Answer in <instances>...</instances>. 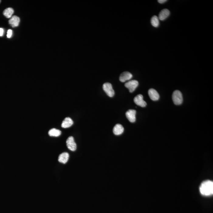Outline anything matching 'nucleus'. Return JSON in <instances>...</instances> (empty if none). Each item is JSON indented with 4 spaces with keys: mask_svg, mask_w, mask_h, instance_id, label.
<instances>
[{
    "mask_svg": "<svg viewBox=\"0 0 213 213\" xmlns=\"http://www.w3.org/2000/svg\"><path fill=\"white\" fill-rule=\"evenodd\" d=\"M48 134L49 136L51 137H57L61 134V132L59 129L53 128L49 131Z\"/></svg>",
    "mask_w": 213,
    "mask_h": 213,
    "instance_id": "2eb2a0df",
    "label": "nucleus"
},
{
    "mask_svg": "<svg viewBox=\"0 0 213 213\" xmlns=\"http://www.w3.org/2000/svg\"><path fill=\"white\" fill-rule=\"evenodd\" d=\"M134 101L136 105L140 107H145L146 106V103L143 100V97L141 94H139L135 97Z\"/></svg>",
    "mask_w": 213,
    "mask_h": 213,
    "instance_id": "423d86ee",
    "label": "nucleus"
},
{
    "mask_svg": "<svg viewBox=\"0 0 213 213\" xmlns=\"http://www.w3.org/2000/svg\"><path fill=\"white\" fill-rule=\"evenodd\" d=\"M12 34V30L9 29L8 30L7 36L8 38H10Z\"/></svg>",
    "mask_w": 213,
    "mask_h": 213,
    "instance_id": "a211bd4d",
    "label": "nucleus"
},
{
    "mask_svg": "<svg viewBox=\"0 0 213 213\" xmlns=\"http://www.w3.org/2000/svg\"><path fill=\"white\" fill-rule=\"evenodd\" d=\"M1 0H0V3H1Z\"/></svg>",
    "mask_w": 213,
    "mask_h": 213,
    "instance_id": "412c9836",
    "label": "nucleus"
},
{
    "mask_svg": "<svg viewBox=\"0 0 213 213\" xmlns=\"http://www.w3.org/2000/svg\"><path fill=\"white\" fill-rule=\"evenodd\" d=\"M69 157V155L68 153H63L59 155V158H58V161L61 163L65 164L68 161Z\"/></svg>",
    "mask_w": 213,
    "mask_h": 213,
    "instance_id": "4468645a",
    "label": "nucleus"
},
{
    "mask_svg": "<svg viewBox=\"0 0 213 213\" xmlns=\"http://www.w3.org/2000/svg\"><path fill=\"white\" fill-rule=\"evenodd\" d=\"M138 85V81L135 80L129 81L125 84V87L129 89L131 93L134 92Z\"/></svg>",
    "mask_w": 213,
    "mask_h": 213,
    "instance_id": "20e7f679",
    "label": "nucleus"
},
{
    "mask_svg": "<svg viewBox=\"0 0 213 213\" xmlns=\"http://www.w3.org/2000/svg\"><path fill=\"white\" fill-rule=\"evenodd\" d=\"M200 191L202 195L205 196L212 195L213 182L211 180H206L201 184L200 187Z\"/></svg>",
    "mask_w": 213,
    "mask_h": 213,
    "instance_id": "f257e3e1",
    "label": "nucleus"
},
{
    "mask_svg": "<svg viewBox=\"0 0 213 213\" xmlns=\"http://www.w3.org/2000/svg\"><path fill=\"white\" fill-rule=\"evenodd\" d=\"M136 111L135 110L129 109L125 113L127 118L131 122H135L136 120Z\"/></svg>",
    "mask_w": 213,
    "mask_h": 213,
    "instance_id": "0eeeda50",
    "label": "nucleus"
},
{
    "mask_svg": "<svg viewBox=\"0 0 213 213\" xmlns=\"http://www.w3.org/2000/svg\"><path fill=\"white\" fill-rule=\"evenodd\" d=\"M170 15V11L167 9H164L161 10L159 15V19L161 21L164 20Z\"/></svg>",
    "mask_w": 213,
    "mask_h": 213,
    "instance_id": "9b49d317",
    "label": "nucleus"
},
{
    "mask_svg": "<svg viewBox=\"0 0 213 213\" xmlns=\"http://www.w3.org/2000/svg\"><path fill=\"white\" fill-rule=\"evenodd\" d=\"M149 98L153 101H157L160 98V95L156 90L151 88L148 91Z\"/></svg>",
    "mask_w": 213,
    "mask_h": 213,
    "instance_id": "1a4fd4ad",
    "label": "nucleus"
},
{
    "mask_svg": "<svg viewBox=\"0 0 213 213\" xmlns=\"http://www.w3.org/2000/svg\"><path fill=\"white\" fill-rule=\"evenodd\" d=\"M4 33V30L2 28H0V36H3Z\"/></svg>",
    "mask_w": 213,
    "mask_h": 213,
    "instance_id": "6ab92c4d",
    "label": "nucleus"
},
{
    "mask_svg": "<svg viewBox=\"0 0 213 213\" xmlns=\"http://www.w3.org/2000/svg\"><path fill=\"white\" fill-rule=\"evenodd\" d=\"M20 18L17 16L14 15L9 20V23L12 27H17L18 26L20 22Z\"/></svg>",
    "mask_w": 213,
    "mask_h": 213,
    "instance_id": "9d476101",
    "label": "nucleus"
},
{
    "mask_svg": "<svg viewBox=\"0 0 213 213\" xmlns=\"http://www.w3.org/2000/svg\"><path fill=\"white\" fill-rule=\"evenodd\" d=\"M124 131L123 127L120 124H116L113 129V133H114L115 135H117V136L122 134L123 133Z\"/></svg>",
    "mask_w": 213,
    "mask_h": 213,
    "instance_id": "f8f14e48",
    "label": "nucleus"
},
{
    "mask_svg": "<svg viewBox=\"0 0 213 213\" xmlns=\"http://www.w3.org/2000/svg\"><path fill=\"white\" fill-rule=\"evenodd\" d=\"M133 75L130 72L128 71H125L123 72L120 75L119 80L121 82H125L130 80L132 78Z\"/></svg>",
    "mask_w": 213,
    "mask_h": 213,
    "instance_id": "6e6552de",
    "label": "nucleus"
},
{
    "mask_svg": "<svg viewBox=\"0 0 213 213\" xmlns=\"http://www.w3.org/2000/svg\"><path fill=\"white\" fill-rule=\"evenodd\" d=\"M172 99L174 104L176 105H180L183 102V96L182 92L178 90H176L173 92Z\"/></svg>",
    "mask_w": 213,
    "mask_h": 213,
    "instance_id": "f03ea898",
    "label": "nucleus"
},
{
    "mask_svg": "<svg viewBox=\"0 0 213 213\" xmlns=\"http://www.w3.org/2000/svg\"><path fill=\"white\" fill-rule=\"evenodd\" d=\"M14 13V9L12 8H8L5 9L3 11V14L6 18H12V15Z\"/></svg>",
    "mask_w": 213,
    "mask_h": 213,
    "instance_id": "dca6fc26",
    "label": "nucleus"
},
{
    "mask_svg": "<svg viewBox=\"0 0 213 213\" xmlns=\"http://www.w3.org/2000/svg\"><path fill=\"white\" fill-rule=\"evenodd\" d=\"M151 23L152 26L155 27H158L159 26L160 22L159 19L158 17L156 15H154L152 17L151 19Z\"/></svg>",
    "mask_w": 213,
    "mask_h": 213,
    "instance_id": "f3484780",
    "label": "nucleus"
},
{
    "mask_svg": "<svg viewBox=\"0 0 213 213\" xmlns=\"http://www.w3.org/2000/svg\"><path fill=\"white\" fill-rule=\"evenodd\" d=\"M74 124V122L70 117L66 118L61 124L62 128H67L70 127Z\"/></svg>",
    "mask_w": 213,
    "mask_h": 213,
    "instance_id": "ddd939ff",
    "label": "nucleus"
},
{
    "mask_svg": "<svg viewBox=\"0 0 213 213\" xmlns=\"http://www.w3.org/2000/svg\"><path fill=\"white\" fill-rule=\"evenodd\" d=\"M166 1H167V0H158V2L161 4L164 3V2H166Z\"/></svg>",
    "mask_w": 213,
    "mask_h": 213,
    "instance_id": "aec40b11",
    "label": "nucleus"
},
{
    "mask_svg": "<svg viewBox=\"0 0 213 213\" xmlns=\"http://www.w3.org/2000/svg\"><path fill=\"white\" fill-rule=\"evenodd\" d=\"M103 88L109 97H113L115 95V91H114L112 84L111 83H106L103 85Z\"/></svg>",
    "mask_w": 213,
    "mask_h": 213,
    "instance_id": "7ed1b4c3",
    "label": "nucleus"
},
{
    "mask_svg": "<svg viewBox=\"0 0 213 213\" xmlns=\"http://www.w3.org/2000/svg\"><path fill=\"white\" fill-rule=\"evenodd\" d=\"M67 148L72 151H75L77 149L76 144L74 141V137L72 136L69 137L67 141Z\"/></svg>",
    "mask_w": 213,
    "mask_h": 213,
    "instance_id": "39448f33",
    "label": "nucleus"
}]
</instances>
